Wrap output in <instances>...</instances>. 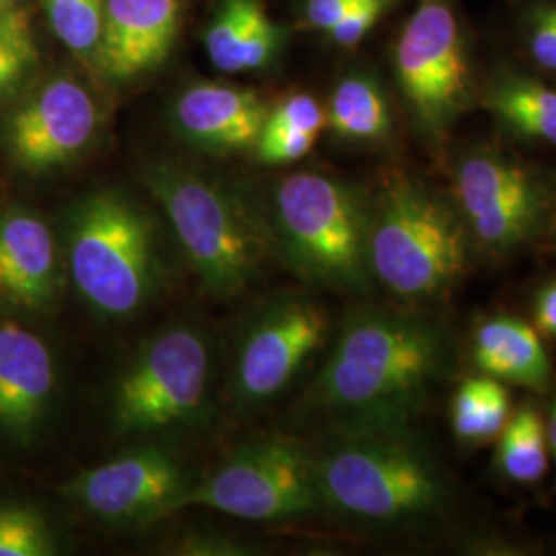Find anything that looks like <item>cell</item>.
Listing matches in <instances>:
<instances>
[{"label":"cell","mask_w":556,"mask_h":556,"mask_svg":"<svg viewBox=\"0 0 556 556\" xmlns=\"http://www.w3.org/2000/svg\"><path fill=\"white\" fill-rule=\"evenodd\" d=\"M438 324L388 309H358L307 394V404L344 427H408L445 369Z\"/></svg>","instance_id":"6da1fadb"},{"label":"cell","mask_w":556,"mask_h":556,"mask_svg":"<svg viewBox=\"0 0 556 556\" xmlns=\"http://www.w3.org/2000/svg\"><path fill=\"white\" fill-rule=\"evenodd\" d=\"M144 184L206 293L233 299L256 285L278 241L248 200L178 163L151 165Z\"/></svg>","instance_id":"7a4b0ae2"},{"label":"cell","mask_w":556,"mask_h":556,"mask_svg":"<svg viewBox=\"0 0 556 556\" xmlns=\"http://www.w3.org/2000/svg\"><path fill=\"white\" fill-rule=\"evenodd\" d=\"M319 501L342 516L406 523L439 516L450 486L408 427H344L314 457Z\"/></svg>","instance_id":"3957f363"},{"label":"cell","mask_w":556,"mask_h":556,"mask_svg":"<svg viewBox=\"0 0 556 556\" xmlns=\"http://www.w3.org/2000/svg\"><path fill=\"white\" fill-rule=\"evenodd\" d=\"M66 270L83 303L103 319H130L157 295L163 258L153 220L135 200L98 190L66 219Z\"/></svg>","instance_id":"277c9868"},{"label":"cell","mask_w":556,"mask_h":556,"mask_svg":"<svg viewBox=\"0 0 556 556\" xmlns=\"http://www.w3.org/2000/svg\"><path fill=\"white\" fill-rule=\"evenodd\" d=\"M462 215L410 179L386 186L369 219V270L397 298L443 295L466 268Z\"/></svg>","instance_id":"5b68a950"},{"label":"cell","mask_w":556,"mask_h":556,"mask_svg":"<svg viewBox=\"0 0 556 556\" xmlns=\"http://www.w3.org/2000/svg\"><path fill=\"white\" fill-rule=\"evenodd\" d=\"M275 208L278 248L303 277L340 289L367 282L371 211L355 188L299 172L280 179Z\"/></svg>","instance_id":"8992f818"},{"label":"cell","mask_w":556,"mask_h":556,"mask_svg":"<svg viewBox=\"0 0 556 556\" xmlns=\"http://www.w3.org/2000/svg\"><path fill=\"white\" fill-rule=\"evenodd\" d=\"M211 369V344L199 328L176 324L149 338L116 381V431L130 435L190 422L206 402Z\"/></svg>","instance_id":"52a82bcc"},{"label":"cell","mask_w":556,"mask_h":556,"mask_svg":"<svg viewBox=\"0 0 556 556\" xmlns=\"http://www.w3.org/2000/svg\"><path fill=\"white\" fill-rule=\"evenodd\" d=\"M319 503L314 456L293 439L270 438L241 447L192 482L179 509L200 505L248 521H273L309 514Z\"/></svg>","instance_id":"ba28073f"},{"label":"cell","mask_w":556,"mask_h":556,"mask_svg":"<svg viewBox=\"0 0 556 556\" xmlns=\"http://www.w3.org/2000/svg\"><path fill=\"white\" fill-rule=\"evenodd\" d=\"M459 215L489 256H507L540 238L553 219L555 194L530 167L495 151H475L456 172Z\"/></svg>","instance_id":"9c48e42d"},{"label":"cell","mask_w":556,"mask_h":556,"mask_svg":"<svg viewBox=\"0 0 556 556\" xmlns=\"http://www.w3.org/2000/svg\"><path fill=\"white\" fill-rule=\"evenodd\" d=\"M396 73L422 128L441 135L470 93L468 60L447 0H418L397 40Z\"/></svg>","instance_id":"30bf717a"},{"label":"cell","mask_w":556,"mask_h":556,"mask_svg":"<svg viewBox=\"0 0 556 556\" xmlns=\"http://www.w3.org/2000/svg\"><path fill=\"white\" fill-rule=\"evenodd\" d=\"M192 478L178 457L161 447H140L83 470L60 495L108 523H142L178 511Z\"/></svg>","instance_id":"8fae6325"},{"label":"cell","mask_w":556,"mask_h":556,"mask_svg":"<svg viewBox=\"0 0 556 556\" xmlns=\"http://www.w3.org/2000/svg\"><path fill=\"white\" fill-rule=\"evenodd\" d=\"M330 332L328 312L307 298L268 305L241 338L233 365V392L243 406L277 397Z\"/></svg>","instance_id":"7c38bea8"},{"label":"cell","mask_w":556,"mask_h":556,"mask_svg":"<svg viewBox=\"0 0 556 556\" xmlns=\"http://www.w3.org/2000/svg\"><path fill=\"white\" fill-rule=\"evenodd\" d=\"M100 130V108L79 80H46L4 124V144L15 165L46 174L77 160Z\"/></svg>","instance_id":"4fadbf2b"},{"label":"cell","mask_w":556,"mask_h":556,"mask_svg":"<svg viewBox=\"0 0 556 556\" xmlns=\"http://www.w3.org/2000/svg\"><path fill=\"white\" fill-rule=\"evenodd\" d=\"M178 29L179 0H103L93 64L110 79H135L163 64Z\"/></svg>","instance_id":"5bb4252c"},{"label":"cell","mask_w":556,"mask_h":556,"mask_svg":"<svg viewBox=\"0 0 556 556\" xmlns=\"http://www.w3.org/2000/svg\"><path fill=\"white\" fill-rule=\"evenodd\" d=\"M56 388L54 358L36 332L0 321V429L29 441L48 415Z\"/></svg>","instance_id":"9a60e30c"},{"label":"cell","mask_w":556,"mask_h":556,"mask_svg":"<svg viewBox=\"0 0 556 556\" xmlns=\"http://www.w3.org/2000/svg\"><path fill=\"white\" fill-rule=\"evenodd\" d=\"M268 108L256 91L223 83L188 87L174 108V122L188 142L211 153L256 149Z\"/></svg>","instance_id":"2e32d148"},{"label":"cell","mask_w":556,"mask_h":556,"mask_svg":"<svg viewBox=\"0 0 556 556\" xmlns=\"http://www.w3.org/2000/svg\"><path fill=\"white\" fill-rule=\"evenodd\" d=\"M59 250L46 220L27 208L0 215V299L21 312H46L59 293Z\"/></svg>","instance_id":"e0dca14e"},{"label":"cell","mask_w":556,"mask_h":556,"mask_svg":"<svg viewBox=\"0 0 556 556\" xmlns=\"http://www.w3.org/2000/svg\"><path fill=\"white\" fill-rule=\"evenodd\" d=\"M482 376L544 392L551 386V358L532 326L514 316L484 319L472 342Z\"/></svg>","instance_id":"ac0fdd59"},{"label":"cell","mask_w":556,"mask_h":556,"mask_svg":"<svg viewBox=\"0 0 556 556\" xmlns=\"http://www.w3.org/2000/svg\"><path fill=\"white\" fill-rule=\"evenodd\" d=\"M486 110L523 139L556 144V91L528 77H503L484 96Z\"/></svg>","instance_id":"d6986e66"},{"label":"cell","mask_w":556,"mask_h":556,"mask_svg":"<svg viewBox=\"0 0 556 556\" xmlns=\"http://www.w3.org/2000/svg\"><path fill=\"white\" fill-rule=\"evenodd\" d=\"M326 126L349 142H379L390 137L392 116L379 83L367 75L340 80L330 98Z\"/></svg>","instance_id":"ffe728a7"},{"label":"cell","mask_w":556,"mask_h":556,"mask_svg":"<svg viewBox=\"0 0 556 556\" xmlns=\"http://www.w3.org/2000/svg\"><path fill=\"white\" fill-rule=\"evenodd\" d=\"M511 417L509 392L503 381L489 376L466 379L452 404V425L457 439L484 443L501 435Z\"/></svg>","instance_id":"44dd1931"},{"label":"cell","mask_w":556,"mask_h":556,"mask_svg":"<svg viewBox=\"0 0 556 556\" xmlns=\"http://www.w3.org/2000/svg\"><path fill=\"white\" fill-rule=\"evenodd\" d=\"M497 464L505 478L534 484L548 470L546 422L534 406H521L498 435Z\"/></svg>","instance_id":"7402d4cb"},{"label":"cell","mask_w":556,"mask_h":556,"mask_svg":"<svg viewBox=\"0 0 556 556\" xmlns=\"http://www.w3.org/2000/svg\"><path fill=\"white\" fill-rule=\"evenodd\" d=\"M266 13L262 0H223L206 29V52L213 66L227 73H241V54L256 21Z\"/></svg>","instance_id":"603a6c76"},{"label":"cell","mask_w":556,"mask_h":556,"mask_svg":"<svg viewBox=\"0 0 556 556\" xmlns=\"http://www.w3.org/2000/svg\"><path fill=\"white\" fill-rule=\"evenodd\" d=\"M46 13L54 36L73 54L96 60L103 25V0H46Z\"/></svg>","instance_id":"cb8c5ba5"},{"label":"cell","mask_w":556,"mask_h":556,"mask_svg":"<svg viewBox=\"0 0 556 556\" xmlns=\"http://www.w3.org/2000/svg\"><path fill=\"white\" fill-rule=\"evenodd\" d=\"M54 553V534L40 511L25 505H0V556H48Z\"/></svg>","instance_id":"d4e9b609"},{"label":"cell","mask_w":556,"mask_h":556,"mask_svg":"<svg viewBox=\"0 0 556 556\" xmlns=\"http://www.w3.org/2000/svg\"><path fill=\"white\" fill-rule=\"evenodd\" d=\"M31 25L23 11H0V100L36 62Z\"/></svg>","instance_id":"484cf974"},{"label":"cell","mask_w":556,"mask_h":556,"mask_svg":"<svg viewBox=\"0 0 556 556\" xmlns=\"http://www.w3.org/2000/svg\"><path fill=\"white\" fill-rule=\"evenodd\" d=\"M326 126V112L309 93H295L268 110L264 128H289L319 135Z\"/></svg>","instance_id":"4316f807"},{"label":"cell","mask_w":556,"mask_h":556,"mask_svg":"<svg viewBox=\"0 0 556 556\" xmlns=\"http://www.w3.org/2000/svg\"><path fill=\"white\" fill-rule=\"evenodd\" d=\"M319 135L289 130V128H264L260 135L256 153L260 161L268 165H285L303 160L316 144Z\"/></svg>","instance_id":"83f0119b"},{"label":"cell","mask_w":556,"mask_h":556,"mask_svg":"<svg viewBox=\"0 0 556 556\" xmlns=\"http://www.w3.org/2000/svg\"><path fill=\"white\" fill-rule=\"evenodd\" d=\"M390 0H363L357 7L338 21L337 25L328 31V36L337 41L338 46L351 48L357 46L378 23L386 9H388Z\"/></svg>","instance_id":"f1b7e54d"},{"label":"cell","mask_w":556,"mask_h":556,"mask_svg":"<svg viewBox=\"0 0 556 556\" xmlns=\"http://www.w3.org/2000/svg\"><path fill=\"white\" fill-rule=\"evenodd\" d=\"M530 48L542 68L556 73V7H544L536 11L532 20Z\"/></svg>","instance_id":"f546056e"},{"label":"cell","mask_w":556,"mask_h":556,"mask_svg":"<svg viewBox=\"0 0 556 556\" xmlns=\"http://www.w3.org/2000/svg\"><path fill=\"white\" fill-rule=\"evenodd\" d=\"M363 0H307V21L319 31H330Z\"/></svg>","instance_id":"4dcf8cb0"},{"label":"cell","mask_w":556,"mask_h":556,"mask_svg":"<svg viewBox=\"0 0 556 556\" xmlns=\"http://www.w3.org/2000/svg\"><path fill=\"white\" fill-rule=\"evenodd\" d=\"M534 321L542 334L556 338V280L542 287L534 299Z\"/></svg>","instance_id":"1f68e13d"},{"label":"cell","mask_w":556,"mask_h":556,"mask_svg":"<svg viewBox=\"0 0 556 556\" xmlns=\"http://www.w3.org/2000/svg\"><path fill=\"white\" fill-rule=\"evenodd\" d=\"M0 11H4V0H0Z\"/></svg>","instance_id":"d6a6232c"}]
</instances>
